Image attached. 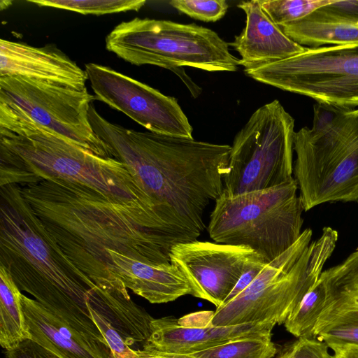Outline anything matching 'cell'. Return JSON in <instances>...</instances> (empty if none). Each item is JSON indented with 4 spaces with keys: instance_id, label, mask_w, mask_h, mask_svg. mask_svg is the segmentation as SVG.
<instances>
[{
    "instance_id": "34",
    "label": "cell",
    "mask_w": 358,
    "mask_h": 358,
    "mask_svg": "<svg viewBox=\"0 0 358 358\" xmlns=\"http://www.w3.org/2000/svg\"><path fill=\"white\" fill-rule=\"evenodd\" d=\"M353 112H354L355 114H358V109H354V110H353Z\"/></svg>"
},
{
    "instance_id": "17",
    "label": "cell",
    "mask_w": 358,
    "mask_h": 358,
    "mask_svg": "<svg viewBox=\"0 0 358 358\" xmlns=\"http://www.w3.org/2000/svg\"><path fill=\"white\" fill-rule=\"evenodd\" d=\"M21 301L30 340L53 358H109L104 344L74 330L35 299L22 294Z\"/></svg>"
},
{
    "instance_id": "13",
    "label": "cell",
    "mask_w": 358,
    "mask_h": 358,
    "mask_svg": "<svg viewBox=\"0 0 358 358\" xmlns=\"http://www.w3.org/2000/svg\"><path fill=\"white\" fill-rule=\"evenodd\" d=\"M169 258L187 281L190 295L209 301L216 308L224 303L247 269L266 262L247 246L198 240L173 245Z\"/></svg>"
},
{
    "instance_id": "32",
    "label": "cell",
    "mask_w": 358,
    "mask_h": 358,
    "mask_svg": "<svg viewBox=\"0 0 358 358\" xmlns=\"http://www.w3.org/2000/svg\"><path fill=\"white\" fill-rule=\"evenodd\" d=\"M266 264L267 263L264 261L261 262L247 269L241 276L234 288L227 297L223 304L227 303L242 292L259 275Z\"/></svg>"
},
{
    "instance_id": "19",
    "label": "cell",
    "mask_w": 358,
    "mask_h": 358,
    "mask_svg": "<svg viewBox=\"0 0 358 358\" xmlns=\"http://www.w3.org/2000/svg\"><path fill=\"white\" fill-rule=\"evenodd\" d=\"M319 280L326 302L315 328L343 310L358 308V249L341 264L322 271Z\"/></svg>"
},
{
    "instance_id": "25",
    "label": "cell",
    "mask_w": 358,
    "mask_h": 358,
    "mask_svg": "<svg viewBox=\"0 0 358 358\" xmlns=\"http://www.w3.org/2000/svg\"><path fill=\"white\" fill-rule=\"evenodd\" d=\"M38 6L67 10L83 15H104L127 11H138L145 0H29Z\"/></svg>"
},
{
    "instance_id": "29",
    "label": "cell",
    "mask_w": 358,
    "mask_h": 358,
    "mask_svg": "<svg viewBox=\"0 0 358 358\" xmlns=\"http://www.w3.org/2000/svg\"><path fill=\"white\" fill-rule=\"evenodd\" d=\"M94 322L103 336L110 350L109 358H145L102 316L90 309Z\"/></svg>"
},
{
    "instance_id": "16",
    "label": "cell",
    "mask_w": 358,
    "mask_h": 358,
    "mask_svg": "<svg viewBox=\"0 0 358 358\" xmlns=\"http://www.w3.org/2000/svg\"><path fill=\"white\" fill-rule=\"evenodd\" d=\"M246 15L245 27L231 45L240 55L244 70L257 69L303 52L307 48L289 38L260 5L259 0L241 1Z\"/></svg>"
},
{
    "instance_id": "9",
    "label": "cell",
    "mask_w": 358,
    "mask_h": 358,
    "mask_svg": "<svg viewBox=\"0 0 358 358\" xmlns=\"http://www.w3.org/2000/svg\"><path fill=\"white\" fill-rule=\"evenodd\" d=\"M294 133V120L278 100L257 108L234 137L223 192L236 196L293 177Z\"/></svg>"
},
{
    "instance_id": "21",
    "label": "cell",
    "mask_w": 358,
    "mask_h": 358,
    "mask_svg": "<svg viewBox=\"0 0 358 358\" xmlns=\"http://www.w3.org/2000/svg\"><path fill=\"white\" fill-rule=\"evenodd\" d=\"M142 352L145 358H272L277 348L271 337H254L233 340L186 354Z\"/></svg>"
},
{
    "instance_id": "15",
    "label": "cell",
    "mask_w": 358,
    "mask_h": 358,
    "mask_svg": "<svg viewBox=\"0 0 358 358\" xmlns=\"http://www.w3.org/2000/svg\"><path fill=\"white\" fill-rule=\"evenodd\" d=\"M0 76H20L85 89L88 77L74 61L53 45L34 47L0 40Z\"/></svg>"
},
{
    "instance_id": "4",
    "label": "cell",
    "mask_w": 358,
    "mask_h": 358,
    "mask_svg": "<svg viewBox=\"0 0 358 358\" xmlns=\"http://www.w3.org/2000/svg\"><path fill=\"white\" fill-rule=\"evenodd\" d=\"M0 266L20 291L85 336L108 346L90 306L101 288L50 237L17 184L0 186Z\"/></svg>"
},
{
    "instance_id": "35",
    "label": "cell",
    "mask_w": 358,
    "mask_h": 358,
    "mask_svg": "<svg viewBox=\"0 0 358 358\" xmlns=\"http://www.w3.org/2000/svg\"><path fill=\"white\" fill-rule=\"evenodd\" d=\"M278 358H279V357H278Z\"/></svg>"
},
{
    "instance_id": "24",
    "label": "cell",
    "mask_w": 358,
    "mask_h": 358,
    "mask_svg": "<svg viewBox=\"0 0 358 358\" xmlns=\"http://www.w3.org/2000/svg\"><path fill=\"white\" fill-rule=\"evenodd\" d=\"M314 337L324 342L333 351L358 348V308L334 315L315 329Z\"/></svg>"
},
{
    "instance_id": "10",
    "label": "cell",
    "mask_w": 358,
    "mask_h": 358,
    "mask_svg": "<svg viewBox=\"0 0 358 358\" xmlns=\"http://www.w3.org/2000/svg\"><path fill=\"white\" fill-rule=\"evenodd\" d=\"M244 72L319 103L351 110L358 106V44L307 48L298 55Z\"/></svg>"
},
{
    "instance_id": "7",
    "label": "cell",
    "mask_w": 358,
    "mask_h": 358,
    "mask_svg": "<svg viewBox=\"0 0 358 358\" xmlns=\"http://www.w3.org/2000/svg\"><path fill=\"white\" fill-rule=\"evenodd\" d=\"M294 177L271 188L215 201L208 231L217 243L247 246L268 263L299 239L305 210Z\"/></svg>"
},
{
    "instance_id": "11",
    "label": "cell",
    "mask_w": 358,
    "mask_h": 358,
    "mask_svg": "<svg viewBox=\"0 0 358 358\" xmlns=\"http://www.w3.org/2000/svg\"><path fill=\"white\" fill-rule=\"evenodd\" d=\"M94 99L87 88L0 76V103L17 108L38 124L100 157L113 158L90 122V108Z\"/></svg>"
},
{
    "instance_id": "22",
    "label": "cell",
    "mask_w": 358,
    "mask_h": 358,
    "mask_svg": "<svg viewBox=\"0 0 358 358\" xmlns=\"http://www.w3.org/2000/svg\"><path fill=\"white\" fill-rule=\"evenodd\" d=\"M282 31L301 45L358 44V26L322 24L302 20L280 27Z\"/></svg>"
},
{
    "instance_id": "23",
    "label": "cell",
    "mask_w": 358,
    "mask_h": 358,
    "mask_svg": "<svg viewBox=\"0 0 358 358\" xmlns=\"http://www.w3.org/2000/svg\"><path fill=\"white\" fill-rule=\"evenodd\" d=\"M326 302V291L318 279L285 320L286 330L297 338L314 337Z\"/></svg>"
},
{
    "instance_id": "20",
    "label": "cell",
    "mask_w": 358,
    "mask_h": 358,
    "mask_svg": "<svg viewBox=\"0 0 358 358\" xmlns=\"http://www.w3.org/2000/svg\"><path fill=\"white\" fill-rule=\"evenodd\" d=\"M21 295L10 274L0 266V344L6 350L30 339Z\"/></svg>"
},
{
    "instance_id": "2",
    "label": "cell",
    "mask_w": 358,
    "mask_h": 358,
    "mask_svg": "<svg viewBox=\"0 0 358 358\" xmlns=\"http://www.w3.org/2000/svg\"><path fill=\"white\" fill-rule=\"evenodd\" d=\"M18 185L50 237L97 286L127 288L115 273L110 250L148 264L171 263L152 234L93 189L59 178Z\"/></svg>"
},
{
    "instance_id": "18",
    "label": "cell",
    "mask_w": 358,
    "mask_h": 358,
    "mask_svg": "<svg viewBox=\"0 0 358 358\" xmlns=\"http://www.w3.org/2000/svg\"><path fill=\"white\" fill-rule=\"evenodd\" d=\"M109 253L114 271L127 288L152 303H164L191 294L190 287L179 268L171 263H145L116 251Z\"/></svg>"
},
{
    "instance_id": "1",
    "label": "cell",
    "mask_w": 358,
    "mask_h": 358,
    "mask_svg": "<svg viewBox=\"0 0 358 358\" xmlns=\"http://www.w3.org/2000/svg\"><path fill=\"white\" fill-rule=\"evenodd\" d=\"M89 117L110 156L141 185L173 246L196 240L206 227V208L223 191L231 146L127 129L108 121L93 104Z\"/></svg>"
},
{
    "instance_id": "8",
    "label": "cell",
    "mask_w": 358,
    "mask_h": 358,
    "mask_svg": "<svg viewBox=\"0 0 358 358\" xmlns=\"http://www.w3.org/2000/svg\"><path fill=\"white\" fill-rule=\"evenodd\" d=\"M229 45L215 31L196 24L139 17L122 22L106 38V49L123 60L176 73L182 66L210 72L237 71L239 59Z\"/></svg>"
},
{
    "instance_id": "30",
    "label": "cell",
    "mask_w": 358,
    "mask_h": 358,
    "mask_svg": "<svg viewBox=\"0 0 358 358\" xmlns=\"http://www.w3.org/2000/svg\"><path fill=\"white\" fill-rule=\"evenodd\" d=\"M279 358H332L328 345L315 337H300Z\"/></svg>"
},
{
    "instance_id": "33",
    "label": "cell",
    "mask_w": 358,
    "mask_h": 358,
    "mask_svg": "<svg viewBox=\"0 0 358 358\" xmlns=\"http://www.w3.org/2000/svg\"><path fill=\"white\" fill-rule=\"evenodd\" d=\"M332 358H358V348H345L334 350Z\"/></svg>"
},
{
    "instance_id": "27",
    "label": "cell",
    "mask_w": 358,
    "mask_h": 358,
    "mask_svg": "<svg viewBox=\"0 0 358 358\" xmlns=\"http://www.w3.org/2000/svg\"><path fill=\"white\" fill-rule=\"evenodd\" d=\"M304 20L322 23L358 26V0L336 1L323 6Z\"/></svg>"
},
{
    "instance_id": "31",
    "label": "cell",
    "mask_w": 358,
    "mask_h": 358,
    "mask_svg": "<svg viewBox=\"0 0 358 358\" xmlns=\"http://www.w3.org/2000/svg\"><path fill=\"white\" fill-rule=\"evenodd\" d=\"M6 358H53L30 339L24 341L15 348L6 350Z\"/></svg>"
},
{
    "instance_id": "14",
    "label": "cell",
    "mask_w": 358,
    "mask_h": 358,
    "mask_svg": "<svg viewBox=\"0 0 358 358\" xmlns=\"http://www.w3.org/2000/svg\"><path fill=\"white\" fill-rule=\"evenodd\" d=\"M214 312L198 311L180 318L166 316L151 322V334L144 352L186 354L233 340L271 337L273 322H252L234 326H215Z\"/></svg>"
},
{
    "instance_id": "6",
    "label": "cell",
    "mask_w": 358,
    "mask_h": 358,
    "mask_svg": "<svg viewBox=\"0 0 358 358\" xmlns=\"http://www.w3.org/2000/svg\"><path fill=\"white\" fill-rule=\"evenodd\" d=\"M312 231L303 230L288 250L267 263L238 295L216 308L211 323L234 326L252 322L284 324L319 279L334 252L338 232L324 227L311 242Z\"/></svg>"
},
{
    "instance_id": "12",
    "label": "cell",
    "mask_w": 358,
    "mask_h": 358,
    "mask_svg": "<svg viewBox=\"0 0 358 358\" xmlns=\"http://www.w3.org/2000/svg\"><path fill=\"white\" fill-rule=\"evenodd\" d=\"M85 70L95 99L148 131L193 138V127L176 98L108 66L87 63Z\"/></svg>"
},
{
    "instance_id": "5",
    "label": "cell",
    "mask_w": 358,
    "mask_h": 358,
    "mask_svg": "<svg viewBox=\"0 0 358 358\" xmlns=\"http://www.w3.org/2000/svg\"><path fill=\"white\" fill-rule=\"evenodd\" d=\"M317 103L311 128L295 131L294 178L306 211L358 201V114Z\"/></svg>"
},
{
    "instance_id": "3",
    "label": "cell",
    "mask_w": 358,
    "mask_h": 358,
    "mask_svg": "<svg viewBox=\"0 0 358 358\" xmlns=\"http://www.w3.org/2000/svg\"><path fill=\"white\" fill-rule=\"evenodd\" d=\"M0 186L59 178L101 193L129 212L162 245L167 236L145 192L127 166L100 157L0 103Z\"/></svg>"
},
{
    "instance_id": "28",
    "label": "cell",
    "mask_w": 358,
    "mask_h": 358,
    "mask_svg": "<svg viewBox=\"0 0 358 358\" xmlns=\"http://www.w3.org/2000/svg\"><path fill=\"white\" fill-rule=\"evenodd\" d=\"M170 4L190 17L208 22L222 18L229 8L224 0H173Z\"/></svg>"
},
{
    "instance_id": "26",
    "label": "cell",
    "mask_w": 358,
    "mask_h": 358,
    "mask_svg": "<svg viewBox=\"0 0 358 358\" xmlns=\"http://www.w3.org/2000/svg\"><path fill=\"white\" fill-rule=\"evenodd\" d=\"M260 5L280 27L301 21L332 0H259Z\"/></svg>"
}]
</instances>
